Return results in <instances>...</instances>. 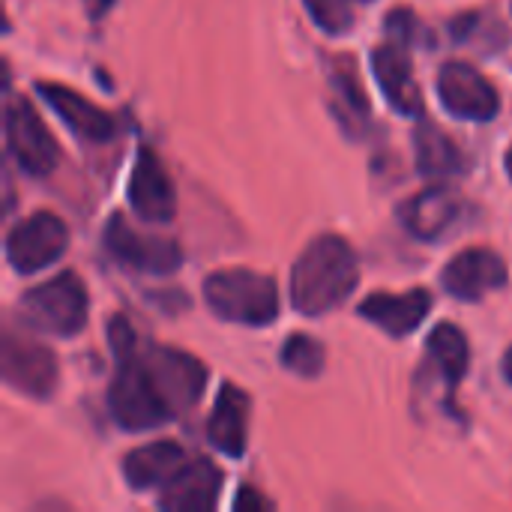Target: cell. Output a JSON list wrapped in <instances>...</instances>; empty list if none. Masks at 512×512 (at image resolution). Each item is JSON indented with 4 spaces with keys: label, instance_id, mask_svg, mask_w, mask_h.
I'll return each instance as SVG.
<instances>
[{
    "label": "cell",
    "instance_id": "cell-1",
    "mask_svg": "<svg viewBox=\"0 0 512 512\" xmlns=\"http://www.w3.org/2000/svg\"><path fill=\"white\" fill-rule=\"evenodd\" d=\"M360 282V264L348 240L324 234L312 240L291 270V303L303 315L342 306Z\"/></svg>",
    "mask_w": 512,
    "mask_h": 512
},
{
    "label": "cell",
    "instance_id": "cell-13",
    "mask_svg": "<svg viewBox=\"0 0 512 512\" xmlns=\"http://www.w3.org/2000/svg\"><path fill=\"white\" fill-rule=\"evenodd\" d=\"M372 72L390 99V105L399 114H420L423 93L414 81V63H411V45L390 36V42L378 45L372 54Z\"/></svg>",
    "mask_w": 512,
    "mask_h": 512
},
{
    "label": "cell",
    "instance_id": "cell-15",
    "mask_svg": "<svg viewBox=\"0 0 512 512\" xmlns=\"http://www.w3.org/2000/svg\"><path fill=\"white\" fill-rule=\"evenodd\" d=\"M459 213H462V198L447 186H429L417 192L411 201H405L399 210L405 231L414 234L417 240L444 237L459 222Z\"/></svg>",
    "mask_w": 512,
    "mask_h": 512
},
{
    "label": "cell",
    "instance_id": "cell-8",
    "mask_svg": "<svg viewBox=\"0 0 512 512\" xmlns=\"http://www.w3.org/2000/svg\"><path fill=\"white\" fill-rule=\"evenodd\" d=\"M105 249L108 255L138 273H171L180 267L183 255L174 240L153 237V234H138L126 219L114 216L105 228Z\"/></svg>",
    "mask_w": 512,
    "mask_h": 512
},
{
    "label": "cell",
    "instance_id": "cell-24",
    "mask_svg": "<svg viewBox=\"0 0 512 512\" xmlns=\"http://www.w3.org/2000/svg\"><path fill=\"white\" fill-rule=\"evenodd\" d=\"M312 21L327 30L330 36H342L354 27V12L348 9L345 0H303Z\"/></svg>",
    "mask_w": 512,
    "mask_h": 512
},
{
    "label": "cell",
    "instance_id": "cell-5",
    "mask_svg": "<svg viewBox=\"0 0 512 512\" xmlns=\"http://www.w3.org/2000/svg\"><path fill=\"white\" fill-rule=\"evenodd\" d=\"M6 147L33 177H48L60 162V147L36 108L27 99H9L6 105Z\"/></svg>",
    "mask_w": 512,
    "mask_h": 512
},
{
    "label": "cell",
    "instance_id": "cell-20",
    "mask_svg": "<svg viewBox=\"0 0 512 512\" xmlns=\"http://www.w3.org/2000/svg\"><path fill=\"white\" fill-rule=\"evenodd\" d=\"M414 147H417V168L420 174H426L429 180H444L453 177L465 168V156L456 147V141L435 123H420L417 135H414Z\"/></svg>",
    "mask_w": 512,
    "mask_h": 512
},
{
    "label": "cell",
    "instance_id": "cell-16",
    "mask_svg": "<svg viewBox=\"0 0 512 512\" xmlns=\"http://www.w3.org/2000/svg\"><path fill=\"white\" fill-rule=\"evenodd\" d=\"M429 309H432V294L423 288H414L405 294H387V291L381 294L378 291L360 303V315L396 339L414 333L423 324V318L429 315Z\"/></svg>",
    "mask_w": 512,
    "mask_h": 512
},
{
    "label": "cell",
    "instance_id": "cell-3",
    "mask_svg": "<svg viewBox=\"0 0 512 512\" xmlns=\"http://www.w3.org/2000/svg\"><path fill=\"white\" fill-rule=\"evenodd\" d=\"M108 408L114 423L123 426L126 432H144L162 426L165 420H174L138 348L117 354V375L111 381Z\"/></svg>",
    "mask_w": 512,
    "mask_h": 512
},
{
    "label": "cell",
    "instance_id": "cell-17",
    "mask_svg": "<svg viewBox=\"0 0 512 512\" xmlns=\"http://www.w3.org/2000/svg\"><path fill=\"white\" fill-rule=\"evenodd\" d=\"M39 93L54 108V114L72 132H78L81 138H87V141H108L114 135V117L108 111H102L99 105H93L78 90L54 84V81H39Z\"/></svg>",
    "mask_w": 512,
    "mask_h": 512
},
{
    "label": "cell",
    "instance_id": "cell-21",
    "mask_svg": "<svg viewBox=\"0 0 512 512\" xmlns=\"http://www.w3.org/2000/svg\"><path fill=\"white\" fill-rule=\"evenodd\" d=\"M330 87H333V111L336 117L348 126V129H363L369 120V102L366 93L357 81L354 63L342 54L336 57V63L330 66Z\"/></svg>",
    "mask_w": 512,
    "mask_h": 512
},
{
    "label": "cell",
    "instance_id": "cell-12",
    "mask_svg": "<svg viewBox=\"0 0 512 512\" xmlns=\"http://www.w3.org/2000/svg\"><path fill=\"white\" fill-rule=\"evenodd\" d=\"M441 285L459 300H483L507 285V261L492 249H465L444 267Z\"/></svg>",
    "mask_w": 512,
    "mask_h": 512
},
{
    "label": "cell",
    "instance_id": "cell-2",
    "mask_svg": "<svg viewBox=\"0 0 512 512\" xmlns=\"http://www.w3.org/2000/svg\"><path fill=\"white\" fill-rule=\"evenodd\" d=\"M204 300L222 321H231V324L267 327L279 315L276 282L246 267L210 273L204 282Z\"/></svg>",
    "mask_w": 512,
    "mask_h": 512
},
{
    "label": "cell",
    "instance_id": "cell-27",
    "mask_svg": "<svg viewBox=\"0 0 512 512\" xmlns=\"http://www.w3.org/2000/svg\"><path fill=\"white\" fill-rule=\"evenodd\" d=\"M504 375H507V381L512 384V348L507 351V357H504Z\"/></svg>",
    "mask_w": 512,
    "mask_h": 512
},
{
    "label": "cell",
    "instance_id": "cell-10",
    "mask_svg": "<svg viewBox=\"0 0 512 512\" xmlns=\"http://www.w3.org/2000/svg\"><path fill=\"white\" fill-rule=\"evenodd\" d=\"M438 96L444 108L462 120H492L498 114V90L468 63H447L438 72Z\"/></svg>",
    "mask_w": 512,
    "mask_h": 512
},
{
    "label": "cell",
    "instance_id": "cell-25",
    "mask_svg": "<svg viewBox=\"0 0 512 512\" xmlns=\"http://www.w3.org/2000/svg\"><path fill=\"white\" fill-rule=\"evenodd\" d=\"M234 507H237L240 512H243V510H264V507H267V501H264L261 495H255V489H243V492L237 495Z\"/></svg>",
    "mask_w": 512,
    "mask_h": 512
},
{
    "label": "cell",
    "instance_id": "cell-19",
    "mask_svg": "<svg viewBox=\"0 0 512 512\" xmlns=\"http://www.w3.org/2000/svg\"><path fill=\"white\" fill-rule=\"evenodd\" d=\"M186 465V450L177 441H156L132 450L123 459V477L135 492L162 489Z\"/></svg>",
    "mask_w": 512,
    "mask_h": 512
},
{
    "label": "cell",
    "instance_id": "cell-23",
    "mask_svg": "<svg viewBox=\"0 0 512 512\" xmlns=\"http://www.w3.org/2000/svg\"><path fill=\"white\" fill-rule=\"evenodd\" d=\"M282 366L294 375H303V378H312L324 369V348L318 339L312 336H303V333H294L285 339V348H282Z\"/></svg>",
    "mask_w": 512,
    "mask_h": 512
},
{
    "label": "cell",
    "instance_id": "cell-26",
    "mask_svg": "<svg viewBox=\"0 0 512 512\" xmlns=\"http://www.w3.org/2000/svg\"><path fill=\"white\" fill-rule=\"evenodd\" d=\"M111 3H114V0H84V6H87L90 15H105V12L111 9Z\"/></svg>",
    "mask_w": 512,
    "mask_h": 512
},
{
    "label": "cell",
    "instance_id": "cell-28",
    "mask_svg": "<svg viewBox=\"0 0 512 512\" xmlns=\"http://www.w3.org/2000/svg\"><path fill=\"white\" fill-rule=\"evenodd\" d=\"M507 171H510V177H512V147H510V153H507Z\"/></svg>",
    "mask_w": 512,
    "mask_h": 512
},
{
    "label": "cell",
    "instance_id": "cell-6",
    "mask_svg": "<svg viewBox=\"0 0 512 512\" xmlns=\"http://www.w3.org/2000/svg\"><path fill=\"white\" fill-rule=\"evenodd\" d=\"M69 243V231L60 216L54 213H30L6 234V261L21 273H39L54 264Z\"/></svg>",
    "mask_w": 512,
    "mask_h": 512
},
{
    "label": "cell",
    "instance_id": "cell-9",
    "mask_svg": "<svg viewBox=\"0 0 512 512\" xmlns=\"http://www.w3.org/2000/svg\"><path fill=\"white\" fill-rule=\"evenodd\" d=\"M3 378L24 396L48 399L57 387V360L45 345L6 333L3 339Z\"/></svg>",
    "mask_w": 512,
    "mask_h": 512
},
{
    "label": "cell",
    "instance_id": "cell-14",
    "mask_svg": "<svg viewBox=\"0 0 512 512\" xmlns=\"http://www.w3.org/2000/svg\"><path fill=\"white\" fill-rule=\"evenodd\" d=\"M219 489H222V471L207 459H195L186 462L174 474V480L162 486L159 507L168 512L213 510L219 501Z\"/></svg>",
    "mask_w": 512,
    "mask_h": 512
},
{
    "label": "cell",
    "instance_id": "cell-18",
    "mask_svg": "<svg viewBox=\"0 0 512 512\" xmlns=\"http://www.w3.org/2000/svg\"><path fill=\"white\" fill-rule=\"evenodd\" d=\"M207 435H210V444L231 456V459H240L246 453V438H249V396L243 390H237L234 384H225L219 399H216V408L210 414V423H207Z\"/></svg>",
    "mask_w": 512,
    "mask_h": 512
},
{
    "label": "cell",
    "instance_id": "cell-4",
    "mask_svg": "<svg viewBox=\"0 0 512 512\" xmlns=\"http://www.w3.org/2000/svg\"><path fill=\"white\" fill-rule=\"evenodd\" d=\"M87 288L78 273L66 270L21 297V312L30 327L51 336H75L87 324Z\"/></svg>",
    "mask_w": 512,
    "mask_h": 512
},
{
    "label": "cell",
    "instance_id": "cell-11",
    "mask_svg": "<svg viewBox=\"0 0 512 512\" xmlns=\"http://www.w3.org/2000/svg\"><path fill=\"white\" fill-rule=\"evenodd\" d=\"M129 204L144 222H156V225L171 222V216L177 210L174 183L150 147L138 150V159H135V168L129 177Z\"/></svg>",
    "mask_w": 512,
    "mask_h": 512
},
{
    "label": "cell",
    "instance_id": "cell-22",
    "mask_svg": "<svg viewBox=\"0 0 512 512\" xmlns=\"http://www.w3.org/2000/svg\"><path fill=\"white\" fill-rule=\"evenodd\" d=\"M429 357L450 387H456L468 372V339L453 324H438L429 336Z\"/></svg>",
    "mask_w": 512,
    "mask_h": 512
},
{
    "label": "cell",
    "instance_id": "cell-7",
    "mask_svg": "<svg viewBox=\"0 0 512 512\" xmlns=\"http://www.w3.org/2000/svg\"><path fill=\"white\" fill-rule=\"evenodd\" d=\"M144 363L174 417H180L198 405V399L207 387V369L195 357L174 351V348H150L144 354Z\"/></svg>",
    "mask_w": 512,
    "mask_h": 512
}]
</instances>
